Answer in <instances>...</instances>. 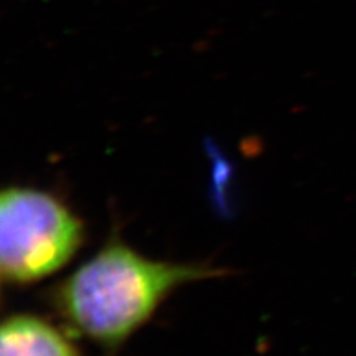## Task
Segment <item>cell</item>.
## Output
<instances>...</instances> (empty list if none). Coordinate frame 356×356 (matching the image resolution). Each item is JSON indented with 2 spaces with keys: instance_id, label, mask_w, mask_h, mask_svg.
<instances>
[{
  "instance_id": "cell-1",
  "label": "cell",
  "mask_w": 356,
  "mask_h": 356,
  "mask_svg": "<svg viewBox=\"0 0 356 356\" xmlns=\"http://www.w3.org/2000/svg\"><path fill=\"white\" fill-rule=\"evenodd\" d=\"M207 264L153 260L111 239L51 293V305L72 332L115 353L175 289L222 276Z\"/></svg>"
},
{
  "instance_id": "cell-3",
  "label": "cell",
  "mask_w": 356,
  "mask_h": 356,
  "mask_svg": "<svg viewBox=\"0 0 356 356\" xmlns=\"http://www.w3.org/2000/svg\"><path fill=\"white\" fill-rule=\"evenodd\" d=\"M0 356H82L60 328L38 315L17 314L0 328Z\"/></svg>"
},
{
  "instance_id": "cell-2",
  "label": "cell",
  "mask_w": 356,
  "mask_h": 356,
  "mask_svg": "<svg viewBox=\"0 0 356 356\" xmlns=\"http://www.w3.org/2000/svg\"><path fill=\"white\" fill-rule=\"evenodd\" d=\"M85 239L81 218L48 192L10 186L0 196V273L29 285L69 263Z\"/></svg>"
}]
</instances>
